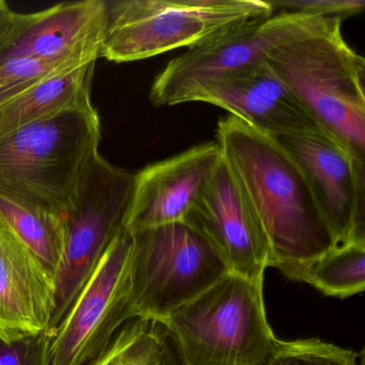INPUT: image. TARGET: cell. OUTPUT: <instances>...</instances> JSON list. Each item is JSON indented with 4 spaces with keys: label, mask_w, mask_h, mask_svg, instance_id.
<instances>
[{
    "label": "cell",
    "mask_w": 365,
    "mask_h": 365,
    "mask_svg": "<svg viewBox=\"0 0 365 365\" xmlns=\"http://www.w3.org/2000/svg\"><path fill=\"white\" fill-rule=\"evenodd\" d=\"M216 136L265 234L269 267L302 282L340 246L304 171L276 139L234 116L218 122Z\"/></svg>",
    "instance_id": "obj_1"
},
{
    "label": "cell",
    "mask_w": 365,
    "mask_h": 365,
    "mask_svg": "<svg viewBox=\"0 0 365 365\" xmlns=\"http://www.w3.org/2000/svg\"><path fill=\"white\" fill-rule=\"evenodd\" d=\"M96 107L72 109L0 136V196L63 216L98 154Z\"/></svg>",
    "instance_id": "obj_2"
},
{
    "label": "cell",
    "mask_w": 365,
    "mask_h": 365,
    "mask_svg": "<svg viewBox=\"0 0 365 365\" xmlns=\"http://www.w3.org/2000/svg\"><path fill=\"white\" fill-rule=\"evenodd\" d=\"M343 19L292 41L266 62L326 135L365 166V96L356 53L342 36Z\"/></svg>",
    "instance_id": "obj_3"
},
{
    "label": "cell",
    "mask_w": 365,
    "mask_h": 365,
    "mask_svg": "<svg viewBox=\"0 0 365 365\" xmlns=\"http://www.w3.org/2000/svg\"><path fill=\"white\" fill-rule=\"evenodd\" d=\"M160 324L181 365H265L278 340L266 315L263 282L233 272Z\"/></svg>",
    "instance_id": "obj_4"
},
{
    "label": "cell",
    "mask_w": 365,
    "mask_h": 365,
    "mask_svg": "<svg viewBox=\"0 0 365 365\" xmlns=\"http://www.w3.org/2000/svg\"><path fill=\"white\" fill-rule=\"evenodd\" d=\"M274 13L264 0L109 2L102 58L124 64L190 49L240 21Z\"/></svg>",
    "instance_id": "obj_5"
},
{
    "label": "cell",
    "mask_w": 365,
    "mask_h": 365,
    "mask_svg": "<svg viewBox=\"0 0 365 365\" xmlns=\"http://www.w3.org/2000/svg\"><path fill=\"white\" fill-rule=\"evenodd\" d=\"M134 175L98 154L63 214L64 249L46 334L53 338L113 240L125 226Z\"/></svg>",
    "instance_id": "obj_6"
},
{
    "label": "cell",
    "mask_w": 365,
    "mask_h": 365,
    "mask_svg": "<svg viewBox=\"0 0 365 365\" xmlns=\"http://www.w3.org/2000/svg\"><path fill=\"white\" fill-rule=\"evenodd\" d=\"M130 235V298L136 319L160 323L231 272L218 251L188 223Z\"/></svg>",
    "instance_id": "obj_7"
},
{
    "label": "cell",
    "mask_w": 365,
    "mask_h": 365,
    "mask_svg": "<svg viewBox=\"0 0 365 365\" xmlns=\"http://www.w3.org/2000/svg\"><path fill=\"white\" fill-rule=\"evenodd\" d=\"M332 19L336 17L280 12L235 24L169 62L152 84L150 99L158 106L191 102L208 84L263 64L279 47Z\"/></svg>",
    "instance_id": "obj_8"
},
{
    "label": "cell",
    "mask_w": 365,
    "mask_h": 365,
    "mask_svg": "<svg viewBox=\"0 0 365 365\" xmlns=\"http://www.w3.org/2000/svg\"><path fill=\"white\" fill-rule=\"evenodd\" d=\"M130 250L132 235L124 229L51 340V365H85L136 319L130 298Z\"/></svg>",
    "instance_id": "obj_9"
},
{
    "label": "cell",
    "mask_w": 365,
    "mask_h": 365,
    "mask_svg": "<svg viewBox=\"0 0 365 365\" xmlns=\"http://www.w3.org/2000/svg\"><path fill=\"white\" fill-rule=\"evenodd\" d=\"M185 222L218 251L230 271L264 282L270 264L269 246L240 182L223 159Z\"/></svg>",
    "instance_id": "obj_10"
},
{
    "label": "cell",
    "mask_w": 365,
    "mask_h": 365,
    "mask_svg": "<svg viewBox=\"0 0 365 365\" xmlns=\"http://www.w3.org/2000/svg\"><path fill=\"white\" fill-rule=\"evenodd\" d=\"M108 21V2H61L38 12L19 13L0 44V64L15 58H41L77 64L98 61Z\"/></svg>",
    "instance_id": "obj_11"
},
{
    "label": "cell",
    "mask_w": 365,
    "mask_h": 365,
    "mask_svg": "<svg viewBox=\"0 0 365 365\" xmlns=\"http://www.w3.org/2000/svg\"><path fill=\"white\" fill-rule=\"evenodd\" d=\"M221 159L218 144L208 141L141 169L134 175L125 231L185 222Z\"/></svg>",
    "instance_id": "obj_12"
},
{
    "label": "cell",
    "mask_w": 365,
    "mask_h": 365,
    "mask_svg": "<svg viewBox=\"0 0 365 365\" xmlns=\"http://www.w3.org/2000/svg\"><path fill=\"white\" fill-rule=\"evenodd\" d=\"M191 102L221 107L270 137L323 132L266 61L208 84Z\"/></svg>",
    "instance_id": "obj_13"
},
{
    "label": "cell",
    "mask_w": 365,
    "mask_h": 365,
    "mask_svg": "<svg viewBox=\"0 0 365 365\" xmlns=\"http://www.w3.org/2000/svg\"><path fill=\"white\" fill-rule=\"evenodd\" d=\"M53 294L55 280L0 221V338L16 340L46 331Z\"/></svg>",
    "instance_id": "obj_14"
},
{
    "label": "cell",
    "mask_w": 365,
    "mask_h": 365,
    "mask_svg": "<svg viewBox=\"0 0 365 365\" xmlns=\"http://www.w3.org/2000/svg\"><path fill=\"white\" fill-rule=\"evenodd\" d=\"M272 139L299 165L339 244H346L355 212V161L323 132Z\"/></svg>",
    "instance_id": "obj_15"
},
{
    "label": "cell",
    "mask_w": 365,
    "mask_h": 365,
    "mask_svg": "<svg viewBox=\"0 0 365 365\" xmlns=\"http://www.w3.org/2000/svg\"><path fill=\"white\" fill-rule=\"evenodd\" d=\"M96 62L34 86L2 109L0 136L21 126L72 109L93 106L92 81Z\"/></svg>",
    "instance_id": "obj_16"
},
{
    "label": "cell",
    "mask_w": 365,
    "mask_h": 365,
    "mask_svg": "<svg viewBox=\"0 0 365 365\" xmlns=\"http://www.w3.org/2000/svg\"><path fill=\"white\" fill-rule=\"evenodd\" d=\"M85 365H181V362L162 324L134 319Z\"/></svg>",
    "instance_id": "obj_17"
},
{
    "label": "cell",
    "mask_w": 365,
    "mask_h": 365,
    "mask_svg": "<svg viewBox=\"0 0 365 365\" xmlns=\"http://www.w3.org/2000/svg\"><path fill=\"white\" fill-rule=\"evenodd\" d=\"M0 221L55 280L63 255V216L24 207L0 196Z\"/></svg>",
    "instance_id": "obj_18"
},
{
    "label": "cell",
    "mask_w": 365,
    "mask_h": 365,
    "mask_svg": "<svg viewBox=\"0 0 365 365\" xmlns=\"http://www.w3.org/2000/svg\"><path fill=\"white\" fill-rule=\"evenodd\" d=\"M302 282L341 299L365 291V246H339L310 268Z\"/></svg>",
    "instance_id": "obj_19"
},
{
    "label": "cell",
    "mask_w": 365,
    "mask_h": 365,
    "mask_svg": "<svg viewBox=\"0 0 365 365\" xmlns=\"http://www.w3.org/2000/svg\"><path fill=\"white\" fill-rule=\"evenodd\" d=\"M358 355L319 339L277 340L265 365H358Z\"/></svg>",
    "instance_id": "obj_20"
},
{
    "label": "cell",
    "mask_w": 365,
    "mask_h": 365,
    "mask_svg": "<svg viewBox=\"0 0 365 365\" xmlns=\"http://www.w3.org/2000/svg\"><path fill=\"white\" fill-rule=\"evenodd\" d=\"M83 66L86 64L41 58H15L0 64V90L10 92L16 99L47 79Z\"/></svg>",
    "instance_id": "obj_21"
},
{
    "label": "cell",
    "mask_w": 365,
    "mask_h": 365,
    "mask_svg": "<svg viewBox=\"0 0 365 365\" xmlns=\"http://www.w3.org/2000/svg\"><path fill=\"white\" fill-rule=\"evenodd\" d=\"M51 340L46 332L16 340L0 338V365H51Z\"/></svg>",
    "instance_id": "obj_22"
},
{
    "label": "cell",
    "mask_w": 365,
    "mask_h": 365,
    "mask_svg": "<svg viewBox=\"0 0 365 365\" xmlns=\"http://www.w3.org/2000/svg\"><path fill=\"white\" fill-rule=\"evenodd\" d=\"M269 2L274 11L309 13L343 21L365 12V0H272Z\"/></svg>",
    "instance_id": "obj_23"
},
{
    "label": "cell",
    "mask_w": 365,
    "mask_h": 365,
    "mask_svg": "<svg viewBox=\"0 0 365 365\" xmlns=\"http://www.w3.org/2000/svg\"><path fill=\"white\" fill-rule=\"evenodd\" d=\"M356 205L351 235L346 244L365 246V166L355 162Z\"/></svg>",
    "instance_id": "obj_24"
},
{
    "label": "cell",
    "mask_w": 365,
    "mask_h": 365,
    "mask_svg": "<svg viewBox=\"0 0 365 365\" xmlns=\"http://www.w3.org/2000/svg\"><path fill=\"white\" fill-rule=\"evenodd\" d=\"M17 17H19V13L11 10L6 1L0 0V44L12 31L13 27L16 24Z\"/></svg>",
    "instance_id": "obj_25"
},
{
    "label": "cell",
    "mask_w": 365,
    "mask_h": 365,
    "mask_svg": "<svg viewBox=\"0 0 365 365\" xmlns=\"http://www.w3.org/2000/svg\"><path fill=\"white\" fill-rule=\"evenodd\" d=\"M356 69H357L358 81H359L360 87L365 96V68L361 62L358 59V54H356L355 58Z\"/></svg>",
    "instance_id": "obj_26"
},
{
    "label": "cell",
    "mask_w": 365,
    "mask_h": 365,
    "mask_svg": "<svg viewBox=\"0 0 365 365\" xmlns=\"http://www.w3.org/2000/svg\"><path fill=\"white\" fill-rule=\"evenodd\" d=\"M15 96H13L10 92L4 91V90H0V122H1L2 117V109H4V105L6 103L11 102V101L14 100Z\"/></svg>",
    "instance_id": "obj_27"
},
{
    "label": "cell",
    "mask_w": 365,
    "mask_h": 365,
    "mask_svg": "<svg viewBox=\"0 0 365 365\" xmlns=\"http://www.w3.org/2000/svg\"><path fill=\"white\" fill-rule=\"evenodd\" d=\"M360 362H361V365H365V344L364 349H362L361 353H360Z\"/></svg>",
    "instance_id": "obj_28"
},
{
    "label": "cell",
    "mask_w": 365,
    "mask_h": 365,
    "mask_svg": "<svg viewBox=\"0 0 365 365\" xmlns=\"http://www.w3.org/2000/svg\"><path fill=\"white\" fill-rule=\"evenodd\" d=\"M358 59H359V61L361 62L362 66L365 68V57H364V56L358 55Z\"/></svg>",
    "instance_id": "obj_29"
}]
</instances>
